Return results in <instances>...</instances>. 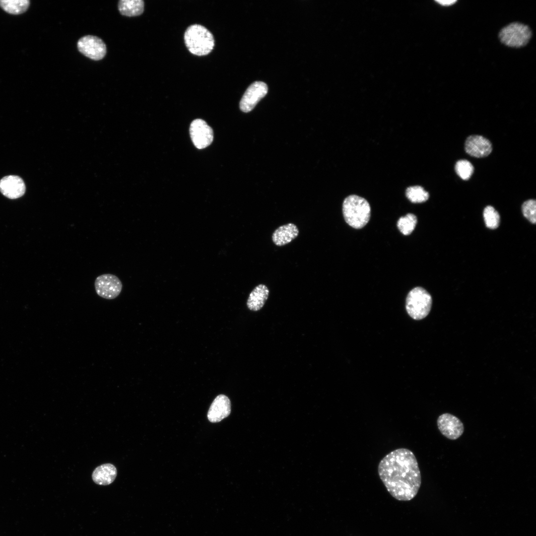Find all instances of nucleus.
I'll return each mask as SVG.
<instances>
[{
    "mask_svg": "<svg viewBox=\"0 0 536 536\" xmlns=\"http://www.w3.org/2000/svg\"><path fill=\"white\" fill-rule=\"evenodd\" d=\"M342 213L345 222L349 226L355 229H361L370 219L371 207L365 199L351 195L343 201Z\"/></svg>",
    "mask_w": 536,
    "mask_h": 536,
    "instance_id": "nucleus-2",
    "label": "nucleus"
},
{
    "mask_svg": "<svg viewBox=\"0 0 536 536\" xmlns=\"http://www.w3.org/2000/svg\"><path fill=\"white\" fill-rule=\"evenodd\" d=\"M268 90L267 85L262 81H256L246 90L240 102V108L244 112L252 111L257 104L264 97Z\"/></svg>",
    "mask_w": 536,
    "mask_h": 536,
    "instance_id": "nucleus-10",
    "label": "nucleus"
},
{
    "mask_svg": "<svg viewBox=\"0 0 536 536\" xmlns=\"http://www.w3.org/2000/svg\"><path fill=\"white\" fill-rule=\"evenodd\" d=\"M379 477L388 492L399 501H410L417 495L421 476L416 458L406 448L390 452L380 462Z\"/></svg>",
    "mask_w": 536,
    "mask_h": 536,
    "instance_id": "nucleus-1",
    "label": "nucleus"
},
{
    "mask_svg": "<svg viewBox=\"0 0 536 536\" xmlns=\"http://www.w3.org/2000/svg\"><path fill=\"white\" fill-rule=\"evenodd\" d=\"M522 210L524 216L531 223L536 222V201L535 200H529L525 201L522 205Z\"/></svg>",
    "mask_w": 536,
    "mask_h": 536,
    "instance_id": "nucleus-23",
    "label": "nucleus"
},
{
    "mask_svg": "<svg viewBox=\"0 0 536 536\" xmlns=\"http://www.w3.org/2000/svg\"><path fill=\"white\" fill-rule=\"evenodd\" d=\"M437 424L441 433L450 440H457L464 431V426L461 420L449 413H444L439 415Z\"/></svg>",
    "mask_w": 536,
    "mask_h": 536,
    "instance_id": "nucleus-8",
    "label": "nucleus"
},
{
    "mask_svg": "<svg viewBox=\"0 0 536 536\" xmlns=\"http://www.w3.org/2000/svg\"><path fill=\"white\" fill-rule=\"evenodd\" d=\"M417 222V217L414 214L407 213L399 218L397 222V226L401 233L404 235H408L414 229Z\"/></svg>",
    "mask_w": 536,
    "mask_h": 536,
    "instance_id": "nucleus-20",
    "label": "nucleus"
},
{
    "mask_svg": "<svg viewBox=\"0 0 536 536\" xmlns=\"http://www.w3.org/2000/svg\"><path fill=\"white\" fill-rule=\"evenodd\" d=\"M483 217L487 227L494 229L498 227L500 215L493 206L488 205L485 207L483 211Z\"/></svg>",
    "mask_w": 536,
    "mask_h": 536,
    "instance_id": "nucleus-21",
    "label": "nucleus"
},
{
    "mask_svg": "<svg viewBox=\"0 0 536 536\" xmlns=\"http://www.w3.org/2000/svg\"><path fill=\"white\" fill-rule=\"evenodd\" d=\"M78 51L88 58L98 61L106 55L107 50L104 42L99 37L86 35L80 38L77 44Z\"/></svg>",
    "mask_w": 536,
    "mask_h": 536,
    "instance_id": "nucleus-7",
    "label": "nucleus"
},
{
    "mask_svg": "<svg viewBox=\"0 0 536 536\" xmlns=\"http://www.w3.org/2000/svg\"><path fill=\"white\" fill-rule=\"evenodd\" d=\"M457 175L463 180H469L473 173L474 168L472 164L467 160L458 161L455 166Z\"/></svg>",
    "mask_w": 536,
    "mask_h": 536,
    "instance_id": "nucleus-22",
    "label": "nucleus"
},
{
    "mask_svg": "<svg viewBox=\"0 0 536 536\" xmlns=\"http://www.w3.org/2000/svg\"><path fill=\"white\" fill-rule=\"evenodd\" d=\"M230 412V400L225 395H220L215 398L210 405L207 418L211 422H218L227 417Z\"/></svg>",
    "mask_w": 536,
    "mask_h": 536,
    "instance_id": "nucleus-13",
    "label": "nucleus"
},
{
    "mask_svg": "<svg viewBox=\"0 0 536 536\" xmlns=\"http://www.w3.org/2000/svg\"><path fill=\"white\" fill-rule=\"evenodd\" d=\"M190 134L194 144L198 149L207 147L213 141V131L202 119H197L191 123Z\"/></svg>",
    "mask_w": 536,
    "mask_h": 536,
    "instance_id": "nucleus-9",
    "label": "nucleus"
},
{
    "mask_svg": "<svg viewBox=\"0 0 536 536\" xmlns=\"http://www.w3.org/2000/svg\"><path fill=\"white\" fill-rule=\"evenodd\" d=\"M466 152L469 155L481 158L488 156L492 151L491 142L479 135H472L467 137L465 143Z\"/></svg>",
    "mask_w": 536,
    "mask_h": 536,
    "instance_id": "nucleus-11",
    "label": "nucleus"
},
{
    "mask_svg": "<svg viewBox=\"0 0 536 536\" xmlns=\"http://www.w3.org/2000/svg\"><path fill=\"white\" fill-rule=\"evenodd\" d=\"M437 2L443 6H450L457 2L456 0H436Z\"/></svg>",
    "mask_w": 536,
    "mask_h": 536,
    "instance_id": "nucleus-24",
    "label": "nucleus"
},
{
    "mask_svg": "<svg viewBox=\"0 0 536 536\" xmlns=\"http://www.w3.org/2000/svg\"><path fill=\"white\" fill-rule=\"evenodd\" d=\"M117 474V469L113 465L105 464L98 466L94 470L92 478L97 484L107 485L114 481Z\"/></svg>",
    "mask_w": 536,
    "mask_h": 536,
    "instance_id": "nucleus-15",
    "label": "nucleus"
},
{
    "mask_svg": "<svg viewBox=\"0 0 536 536\" xmlns=\"http://www.w3.org/2000/svg\"><path fill=\"white\" fill-rule=\"evenodd\" d=\"M26 187L22 179L16 175H8L0 180V192L9 199L21 197L25 192Z\"/></svg>",
    "mask_w": 536,
    "mask_h": 536,
    "instance_id": "nucleus-12",
    "label": "nucleus"
},
{
    "mask_svg": "<svg viewBox=\"0 0 536 536\" xmlns=\"http://www.w3.org/2000/svg\"><path fill=\"white\" fill-rule=\"evenodd\" d=\"M298 234L299 230L296 225L289 223L277 228L272 234V240L275 245L281 246L291 242Z\"/></svg>",
    "mask_w": 536,
    "mask_h": 536,
    "instance_id": "nucleus-14",
    "label": "nucleus"
},
{
    "mask_svg": "<svg viewBox=\"0 0 536 536\" xmlns=\"http://www.w3.org/2000/svg\"><path fill=\"white\" fill-rule=\"evenodd\" d=\"M94 286L98 295L104 299H113L121 292L123 284L116 275L106 273L96 277Z\"/></svg>",
    "mask_w": 536,
    "mask_h": 536,
    "instance_id": "nucleus-6",
    "label": "nucleus"
},
{
    "mask_svg": "<svg viewBox=\"0 0 536 536\" xmlns=\"http://www.w3.org/2000/svg\"><path fill=\"white\" fill-rule=\"evenodd\" d=\"M406 198L413 203H421L426 201L429 197L428 192L420 186H410L405 190Z\"/></svg>",
    "mask_w": 536,
    "mask_h": 536,
    "instance_id": "nucleus-19",
    "label": "nucleus"
},
{
    "mask_svg": "<svg viewBox=\"0 0 536 536\" xmlns=\"http://www.w3.org/2000/svg\"><path fill=\"white\" fill-rule=\"evenodd\" d=\"M184 41L189 51L200 56L208 54L214 46V39L211 33L199 24H193L187 28L184 34Z\"/></svg>",
    "mask_w": 536,
    "mask_h": 536,
    "instance_id": "nucleus-3",
    "label": "nucleus"
},
{
    "mask_svg": "<svg viewBox=\"0 0 536 536\" xmlns=\"http://www.w3.org/2000/svg\"><path fill=\"white\" fill-rule=\"evenodd\" d=\"M432 304L431 295L423 288L416 287L407 294L405 307L408 314L412 319L420 320L428 315Z\"/></svg>",
    "mask_w": 536,
    "mask_h": 536,
    "instance_id": "nucleus-4",
    "label": "nucleus"
},
{
    "mask_svg": "<svg viewBox=\"0 0 536 536\" xmlns=\"http://www.w3.org/2000/svg\"><path fill=\"white\" fill-rule=\"evenodd\" d=\"M29 5L28 0H0V6L6 12L12 14L24 12Z\"/></svg>",
    "mask_w": 536,
    "mask_h": 536,
    "instance_id": "nucleus-18",
    "label": "nucleus"
},
{
    "mask_svg": "<svg viewBox=\"0 0 536 536\" xmlns=\"http://www.w3.org/2000/svg\"><path fill=\"white\" fill-rule=\"evenodd\" d=\"M118 9L125 16H138L143 11L144 2L142 0H121L118 2Z\"/></svg>",
    "mask_w": 536,
    "mask_h": 536,
    "instance_id": "nucleus-17",
    "label": "nucleus"
},
{
    "mask_svg": "<svg viewBox=\"0 0 536 536\" xmlns=\"http://www.w3.org/2000/svg\"><path fill=\"white\" fill-rule=\"evenodd\" d=\"M532 35V31L528 25L513 22L500 30L499 38L501 43L507 46L520 48L528 44Z\"/></svg>",
    "mask_w": 536,
    "mask_h": 536,
    "instance_id": "nucleus-5",
    "label": "nucleus"
},
{
    "mask_svg": "<svg viewBox=\"0 0 536 536\" xmlns=\"http://www.w3.org/2000/svg\"><path fill=\"white\" fill-rule=\"evenodd\" d=\"M269 295V290L264 284L256 286L250 293L247 301L249 310L253 311L260 310L265 305Z\"/></svg>",
    "mask_w": 536,
    "mask_h": 536,
    "instance_id": "nucleus-16",
    "label": "nucleus"
}]
</instances>
